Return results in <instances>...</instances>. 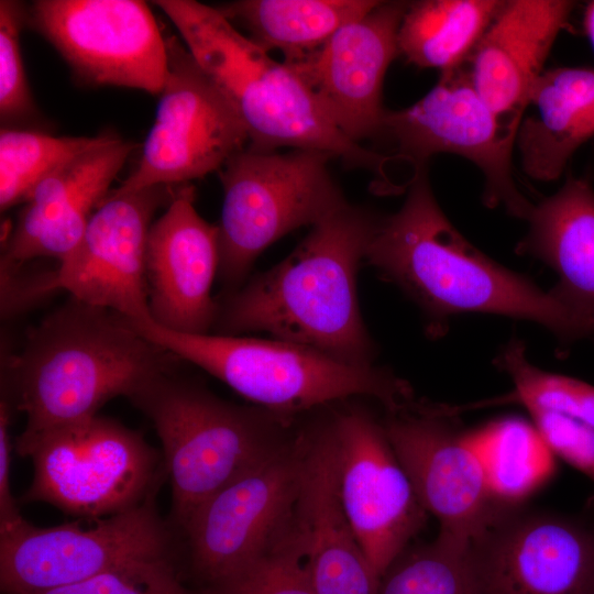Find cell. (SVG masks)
Masks as SVG:
<instances>
[{
  "mask_svg": "<svg viewBox=\"0 0 594 594\" xmlns=\"http://www.w3.org/2000/svg\"><path fill=\"white\" fill-rule=\"evenodd\" d=\"M166 45L167 76L155 121L136 167L112 194L186 185L219 172L249 142L234 108L185 44L169 36Z\"/></svg>",
  "mask_w": 594,
  "mask_h": 594,
  "instance_id": "obj_11",
  "label": "cell"
},
{
  "mask_svg": "<svg viewBox=\"0 0 594 594\" xmlns=\"http://www.w3.org/2000/svg\"><path fill=\"white\" fill-rule=\"evenodd\" d=\"M519 123L495 113L474 88L468 66H462L440 74L410 107L385 110L380 136L388 138L415 169L427 166L436 154L469 161L484 177V204L527 220L534 205L517 187L513 169Z\"/></svg>",
  "mask_w": 594,
  "mask_h": 594,
  "instance_id": "obj_10",
  "label": "cell"
},
{
  "mask_svg": "<svg viewBox=\"0 0 594 594\" xmlns=\"http://www.w3.org/2000/svg\"><path fill=\"white\" fill-rule=\"evenodd\" d=\"M26 24L81 81L160 95L167 76L166 37L139 0H37Z\"/></svg>",
  "mask_w": 594,
  "mask_h": 594,
  "instance_id": "obj_13",
  "label": "cell"
},
{
  "mask_svg": "<svg viewBox=\"0 0 594 594\" xmlns=\"http://www.w3.org/2000/svg\"><path fill=\"white\" fill-rule=\"evenodd\" d=\"M139 505L87 522L37 527L23 517L0 528V586L33 594L74 584L125 563L175 558L173 526L155 506Z\"/></svg>",
  "mask_w": 594,
  "mask_h": 594,
  "instance_id": "obj_9",
  "label": "cell"
},
{
  "mask_svg": "<svg viewBox=\"0 0 594 594\" xmlns=\"http://www.w3.org/2000/svg\"><path fill=\"white\" fill-rule=\"evenodd\" d=\"M0 260V308L3 319L24 314L62 290L56 268Z\"/></svg>",
  "mask_w": 594,
  "mask_h": 594,
  "instance_id": "obj_34",
  "label": "cell"
},
{
  "mask_svg": "<svg viewBox=\"0 0 594 594\" xmlns=\"http://www.w3.org/2000/svg\"><path fill=\"white\" fill-rule=\"evenodd\" d=\"M377 220L366 208L343 204L280 263L223 293L212 333L264 332L349 365L373 366L376 349L361 316L356 274Z\"/></svg>",
  "mask_w": 594,
  "mask_h": 594,
  "instance_id": "obj_1",
  "label": "cell"
},
{
  "mask_svg": "<svg viewBox=\"0 0 594 594\" xmlns=\"http://www.w3.org/2000/svg\"><path fill=\"white\" fill-rule=\"evenodd\" d=\"M33 594H212L189 588L175 558L140 560L105 571L84 581Z\"/></svg>",
  "mask_w": 594,
  "mask_h": 594,
  "instance_id": "obj_32",
  "label": "cell"
},
{
  "mask_svg": "<svg viewBox=\"0 0 594 594\" xmlns=\"http://www.w3.org/2000/svg\"><path fill=\"white\" fill-rule=\"evenodd\" d=\"M517 253L542 261L558 275L550 290L594 338V189L569 176L553 195L534 205Z\"/></svg>",
  "mask_w": 594,
  "mask_h": 594,
  "instance_id": "obj_23",
  "label": "cell"
},
{
  "mask_svg": "<svg viewBox=\"0 0 594 594\" xmlns=\"http://www.w3.org/2000/svg\"><path fill=\"white\" fill-rule=\"evenodd\" d=\"M469 562L476 594H594V522L507 505Z\"/></svg>",
  "mask_w": 594,
  "mask_h": 594,
  "instance_id": "obj_15",
  "label": "cell"
},
{
  "mask_svg": "<svg viewBox=\"0 0 594 594\" xmlns=\"http://www.w3.org/2000/svg\"><path fill=\"white\" fill-rule=\"evenodd\" d=\"M470 435L495 495L505 504H519L551 471V452L534 425L522 419H502Z\"/></svg>",
  "mask_w": 594,
  "mask_h": 594,
  "instance_id": "obj_27",
  "label": "cell"
},
{
  "mask_svg": "<svg viewBox=\"0 0 594 594\" xmlns=\"http://www.w3.org/2000/svg\"><path fill=\"white\" fill-rule=\"evenodd\" d=\"M407 6L406 1H380L312 53L285 63L354 143L380 136L386 110L382 106L383 84L398 55L397 34Z\"/></svg>",
  "mask_w": 594,
  "mask_h": 594,
  "instance_id": "obj_18",
  "label": "cell"
},
{
  "mask_svg": "<svg viewBox=\"0 0 594 594\" xmlns=\"http://www.w3.org/2000/svg\"><path fill=\"white\" fill-rule=\"evenodd\" d=\"M499 366L514 383L509 399L529 413H554L594 427V386L538 369L528 361L525 345L518 340L502 352Z\"/></svg>",
  "mask_w": 594,
  "mask_h": 594,
  "instance_id": "obj_30",
  "label": "cell"
},
{
  "mask_svg": "<svg viewBox=\"0 0 594 594\" xmlns=\"http://www.w3.org/2000/svg\"><path fill=\"white\" fill-rule=\"evenodd\" d=\"M547 449L594 482V427L548 411H530Z\"/></svg>",
  "mask_w": 594,
  "mask_h": 594,
  "instance_id": "obj_35",
  "label": "cell"
},
{
  "mask_svg": "<svg viewBox=\"0 0 594 594\" xmlns=\"http://www.w3.org/2000/svg\"><path fill=\"white\" fill-rule=\"evenodd\" d=\"M339 495L348 520L381 579L425 526L428 513L382 425L363 408L333 413Z\"/></svg>",
  "mask_w": 594,
  "mask_h": 594,
  "instance_id": "obj_16",
  "label": "cell"
},
{
  "mask_svg": "<svg viewBox=\"0 0 594 594\" xmlns=\"http://www.w3.org/2000/svg\"><path fill=\"white\" fill-rule=\"evenodd\" d=\"M516 135L524 173L552 182L576 150L594 135V69L544 70L531 92Z\"/></svg>",
  "mask_w": 594,
  "mask_h": 594,
  "instance_id": "obj_24",
  "label": "cell"
},
{
  "mask_svg": "<svg viewBox=\"0 0 594 594\" xmlns=\"http://www.w3.org/2000/svg\"><path fill=\"white\" fill-rule=\"evenodd\" d=\"M296 519L317 594H377L380 578L344 513L330 420L308 430Z\"/></svg>",
  "mask_w": 594,
  "mask_h": 594,
  "instance_id": "obj_21",
  "label": "cell"
},
{
  "mask_svg": "<svg viewBox=\"0 0 594 594\" xmlns=\"http://www.w3.org/2000/svg\"><path fill=\"white\" fill-rule=\"evenodd\" d=\"M129 399L152 421L162 443L170 525L180 531L205 501L299 432L297 417L232 404L173 371Z\"/></svg>",
  "mask_w": 594,
  "mask_h": 594,
  "instance_id": "obj_5",
  "label": "cell"
},
{
  "mask_svg": "<svg viewBox=\"0 0 594 594\" xmlns=\"http://www.w3.org/2000/svg\"><path fill=\"white\" fill-rule=\"evenodd\" d=\"M220 263L218 224L195 208V188L174 193L150 229L146 280L151 320L180 333H211L218 311L211 288Z\"/></svg>",
  "mask_w": 594,
  "mask_h": 594,
  "instance_id": "obj_19",
  "label": "cell"
},
{
  "mask_svg": "<svg viewBox=\"0 0 594 594\" xmlns=\"http://www.w3.org/2000/svg\"><path fill=\"white\" fill-rule=\"evenodd\" d=\"M26 23L21 2L0 1V118L2 128L22 123L35 113L23 66L20 32Z\"/></svg>",
  "mask_w": 594,
  "mask_h": 594,
  "instance_id": "obj_33",
  "label": "cell"
},
{
  "mask_svg": "<svg viewBox=\"0 0 594 594\" xmlns=\"http://www.w3.org/2000/svg\"><path fill=\"white\" fill-rule=\"evenodd\" d=\"M180 361L116 311L74 298L33 328L3 363L4 396L25 415L15 444L97 416Z\"/></svg>",
  "mask_w": 594,
  "mask_h": 594,
  "instance_id": "obj_2",
  "label": "cell"
},
{
  "mask_svg": "<svg viewBox=\"0 0 594 594\" xmlns=\"http://www.w3.org/2000/svg\"><path fill=\"white\" fill-rule=\"evenodd\" d=\"M14 448L33 463L21 502L47 503L87 519L139 505L166 474L163 458L141 433L98 415Z\"/></svg>",
  "mask_w": 594,
  "mask_h": 594,
  "instance_id": "obj_8",
  "label": "cell"
},
{
  "mask_svg": "<svg viewBox=\"0 0 594 594\" xmlns=\"http://www.w3.org/2000/svg\"><path fill=\"white\" fill-rule=\"evenodd\" d=\"M202 70L234 108L245 127L249 147L317 150L350 168L386 178L391 156L349 140L285 63L239 32L217 7L194 0H157Z\"/></svg>",
  "mask_w": 594,
  "mask_h": 594,
  "instance_id": "obj_4",
  "label": "cell"
},
{
  "mask_svg": "<svg viewBox=\"0 0 594 594\" xmlns=\"http://www.w3.org/2000/svg\"><path fill=\"white\" fill-rule=\"evenodd\" d=\"M174 193L157 186L110 194L97 207L76 248L58 263L62 290L78 301L133 321L151 319L146 246L156 210Z\"/></svg>",
  "mask_w": 594,
  "mask_h": 594,
  "instance_id": "obj_17",
  "label": "cell"
},
{
  "mask_svg": "<svg viewBox=\"0 0 594 594\" xmlns=\"http://www.w3.org/2000/svg\"><path fill=\"white\" fill-rule=\"evenodd\" d=\"M13 408L2 396L0 402V528L22 518L10 487V420Z\"/></svg>",
  "mask_w": 594,
  "mask_h": 594,
  "instance_id": "obj_36",
  "label": "cell"
},
{
  "mask_svg": "<svg viewBox=\"0 0 594 594\" xmlns=\"http://www.w3.org/2000/svg\"><path fill=\"white\" fill-rule=\"evenodd\" d=\"M382 425L439 532L471 543L513 505L497 498L471 435L454 427L448 409L411 400L386 410Z\"/></svg>",
  "mask_w": 594,
  "mask_h": 594,
  "instance_id": "obj_14",
  "label": "cell"
},
{
  "mask_svg": "<svg viewBox=\"0 0 594 594\" xmlns=\"http://www.w3.org/2000/svg\"><path fill=\"white\" fill-rule=\"evenodd\" d=\"M364 262L398 285L432 322L494 314L540 323L563 341L590 338L551 292H543L471 244L439 206L427 166L415 169L403 206L378 217Z\"/></svg>",
  "mask_w": 594,
  "mask_h": 594,
  "instance_id": "obj_3",
  "label": "cell"
},
{
  "mask_svg": "<svg viewBox=\"0 0 594 594\" xmlns=\"http://www.w3.org/2000/svg\"><path fill=\"white\" fill-rule=\"evenodd\" d=\"M374 0H239L217 7L265 52L289 64L322 46L341 26L378 4Z\"/></svg>",
  "mask_w": 594,
  "mask_h": 594,
  "instance_id": "obj_25",
  "label": "cell"
},
{
  "mask_svg": "<svg viewBox=\"0 0 594 594\" xmlns=\"http://www.w3.org/2000/svg\"><path fill=\"white\" fill-rule=\"evenodd\" d=\"M132 322L178 360L200 367L256 406L277 414L298 417L352 397L375 399L386 410L413 400L410 386L392 373L375 365H349L305 345L273 338L180 333L151 319Z\"/></svg>",
  "mask_w": 594,
  "mask_h": 594,
  "instance_id": "obj_6",
  "label": "cell"
},
{
  "mask_svg": "<svg viewBox=\"0 0 594 594\" xmlns=\"http://www.w3.org/2000/svg\"><path fill=\"white\" fill-rule=\"evenodd\" d=\"M308 430L220 488L182 534L191 574L202 588L232 575L266 551L293 519Z\"/></svg>",
  "mask_w": 594,
  "mask_h": 594,
  "instance_id": "obj_12",
  "label": "cell"
},
{
  "mask_svg": "<svg viewBox=\"0 0 594 594\" xmlns=\"http://www.w3.org/2000/svg\"><path fill=\"white\" fill-rule=\"evenodd\" d=\"M504 0H419L408 2L402 19L398 55L440 74L469 62Z\"/></svg>",
  "mask_w": 594,
  "mask_h": 594,
  "instance_id": "obj_26",
  "label": "cell"
},
{
  "mask_svg": "<svg viewBox=\"0 0 594 594\" xmlns=\"http://www.w3.org/2000/svg\"><path fill=\"white\" fill-rule=\"evenodd\" d=\"M110 136H54L33 130L1 128V211L24 204L33 189L50 174L105 143Z\"/></svg>",
  "mask_w": 594,
  "mask_h": 594,
  "instance_id": "obj_28",
  "label": "cell"
},
{
  "mask_svg": "<svg viewBox=\"0 0 594 594\" xmlns=\"http://www.w3.org/2000/svg\"><path fill=\"white\" fill-rule=\"evenodd\" d=\"M469 549L441 532L429 543L407 547L381 576L377 594H476Z\"/></svg>",
  "mask_w": 594,
  "mask_h": 594,
  "instance_id": "obj_29",
  "label": "cell"
},
{
  "mask_svg": "<svg viewBox=\"0 0 594 594\" xmlns=\"http://www.w3.org/2000/svg\"><path fill=\"white\" fill-rule=\"evenodd\" d=\"M135 145L112 135L67 162L31 193L7 234L1 258L62 262L80 241L97 207Z\"/></svg>",
  "mask_w": 594,
  "mask_h": 594,
  "instance_id": "obj_20",
  "label": "cell"
},
{
  "mask_svg": "<svg viewBox=\"0 0 594 594\" xmlns=\"http://www.w3.org/2000/svg\"><path fill=\"white\" fill-rule=\"evenodd\" d=\"M209 590L212 594H317L296 513L264 553Z\"/></svg>",
  "mask_w": 594,
  "mask_h": 594,
  "instance_id": "obj_31",
  "label": "cell"
},
{
  "mask_svg": "<svg viewBox=\"0 0 594 594\" xmlns=\"http://www.w3.org/2000/svg\"><path fill=\"white\" fill-rule=\"evenodd\" d=\"M584 25L591 43L594 46V1L591 2L585 11Z\"/></svg>",
  "mask_w": 594,
  "mask_h": 594,
  "instance_id": "obj_37",
  "label": "cell"
},
{
  "mask_svg": "<svg viewBox=\"0 0 594 594\" xmlns=\"http://www.w3.org/2000/svg\"><path fill=\"white\" fill-rule=\"evenodd\" d=\"M329 153H286L246 146L219 170L223 204L218 277L224 293L244 284L257 256L304 226H314L346 202L333 180Z\"/></svg>",
  "mask_w": 594,
  "mask_h": 594,
  "instance_id": "obj_7",
  "label": "cell"
},
{
  "mask_svg": "<svg viewBox=\"0 0 594 594\" xmlns=\"http://www.w3.org/2000/svg\"><path fill=\"white\" fill-rule=\"evenodd\" d=\"M574 6L565 0L503 2L468 62L474 88L499 117L521 121Z\"/></svg>",
  "mask_w": 594,
  "mask_h": 594,
  "instance_id": "obj_22",
  "label": "cell"
}]
</instances>
